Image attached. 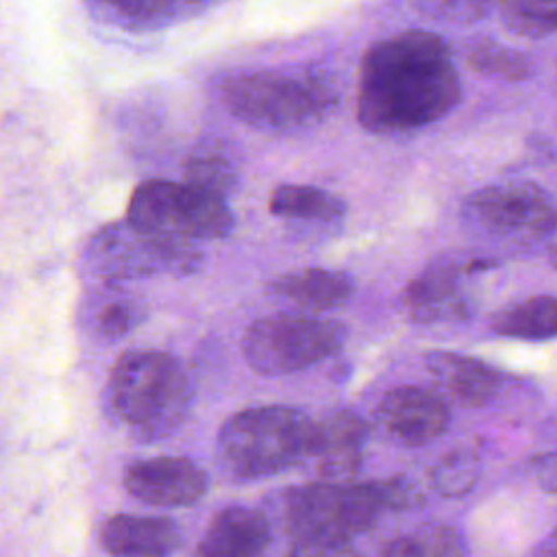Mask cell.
<instances>
[{
	"instance_id": "10",
	"label": "cell",
	"mask_w": 557,
	"mask_h": 557,
	"mask_svg": "<svg viewBox=\"0 0 557 557\" xmlns=\"http://www.w3.org/2000/svg\"><path fill=\"white\" fill-rule=\"evenodd\" d=\"M492 265L494 263L487 259L431 261L403 289V311L416 324H446L466 320L472 315L468 276Z\"/></svg>"
},
{
	"instance_id": "27",
	"label": "cell",
	"mask_w": 557,
	"mask_h": 557,
	"mask_svg": "<svg viewBox=\"0 0 557 557\" xmlns=\"http://www.w3.org/2000/svg\"><path fill=\"white\" fill-rule=\"evenodd\" d=\"M422 13L435 17V20H446V22H457V24H468L481 20L490 4L483 2H424L416 4Z\"/></svg>"
},
{
	"instance_id": "19",
	"label": "cell",
	"mask_w": 557,
	"mask_h": 557,
	"mask_svg": "<svg viewBox=\"0 0 557 557\" xmlns=\"http://www.w3.org/2000/svg\"><path fill=\"white\" fill-rule=\"evenodd\" d=\"M205 2L181 0H120V2H91L89 13L115 28L128 33H148L172 26L207 11Z\"/></svg>"
},
{
	"instance_id": "9",
	"label": "cell",
	"mask_w": 557,
	"mask_h": 557,
	"mask_svg": "<svg viewBox=\"0 0 557 557\" xmlns=\"http://www.w3.org/2000/svg\"><path fill=\"white\" fill-rule=\"evenodd\" d=\"M468 218L496 239L537 244L557 228L555 198L533 181H509L466 198Z\"/></svg>"
},
{
	"instance_id": "6",
	"label": "cell",
	"mask_w": 557,
	"mask_h": 557,
	"mask_svg": "<svg viewBox=\"0 0 557 557\" xmlns=\"http://www.w3.org/2000/svg\"><path fill=\"white\" fill-rule=\"evenodd\" d=\"M202 250L194 242L161 237L117 220L100 226L85 244L83 265L100 283L172 274L185 276L200 268Z\"/></svg>"
},
{
	"instance_id": "30",
	"label": "cell",
	"mask_w": 557,
	"mask_h": 557,
	"mask_svg": "<svg viewBox=\"0 0 557 557\" xmlns=\"http://www.w3.org/2000/svg\"><path fill=\"white\" fill-rule=\"evenodd\" d=\"M540 557H557V529L550 533L546 544L540 548Z\"/></svg>"
},
{
	"instance_id": "11",
	"label": "cell",
	"mask_w": 557,
	"mask_h": 557,
	"mask_svg": "<svg viewBox=\"0 0 557 557\" xmlns=\"http://www.w3.org/2000/svg\"><path fill=\"white\" fill-rule=\"evenodd\" d=\"M381 429L400 446H424L437 440L450 424L448 400L422 385L392 387L379 403Z\"/></svg>"
},
{
	"instance_id": "23",
	"label": "cell",
	"mask_w": 557,
	"mask_h": 557,
	"mask_svg": "<svg viewBox=\"0 0 557 557\" xmlns=\"http://www.w3.org/2000/svg\"><path fill=\"white\" fill-rule=\"evenodd\" d=\"M183 183L226 200L239 185V172L220 144H205L185 161Z\"/></svg>"
},
{
	"instance_id": "31",
	"label": "cell",
	"mask_w": 557,
	"mask_h": 557,
	"mask_svg": "<svg viewBox=\"0 0 557 557\" xmlns=\"http://www.w3.org/2000/svg\"><path fill=\"white\" fill-rule=\"evenodd\" d=\"M550 263H553V268L557 270V242H555L553 248H550Z\"/></svg>"
},
{
	"instance_id": "5",
	"label": "cell",
	"mask_w": 557,
	"mask_h": 557,
	"mask_svg": "<svg viewBox=\"0 0 557 557\" xmlns=\"http://www.w3.org/2000/svg\"><path fill=\"white\" fill-rule=\"evenodd\" d=\"M313 420L289 405H261L233 413L218 431L215 455L235 481L274 476L307 461Z\"/></svg>"
},
{
	"instance_id": "24",
	"label": "cell",
	"mask_w": 557,
	"mask_h": 557,
	"mask_svg": "<svg viewBox=\"0 0 557 557\" xmlns=\"http://www.w3.org/2000/svg\"><path fill=\"white\" fill-rule=\"evenodd\" d=\"M379 557H466V540L450 524H424L385 542Z\"/></svg>"
},
{
	"instance_id": "15",
	"label": "cell",
	"mask_w": 557,
	"mask_h": 557,
	"mask_svg": "<svg viewBox=\"0 0 557 557\" xmlns=\"http://www.w3.org/2000/svg\"><path fill=\"white\" fill-rule=\"evenodd\" d=\"M181 542L178 524L163 516L115 513L100 529V544L111 557H172Z\"/></svg>"
},
{
	"instance_id": "29",
	"label": "cell",
	"mask_w": 557,
	"mask_h": 557,
	"mask_svg": "<svg viewBox=\"0 0 557 557\" xmlns=\"http://www.w3.org/2000/svg\"><path fill=\"white\" fill-rule=\"evenodd\" d=\"M533 476L544 492L557 494V453L533 459Z\"/></svg>"
},
{
	"instance_id": "16",
	"label": "cell",
	"mask_w": 557,
	"mask_h": 557,
	"mask_svg": "<svg viewBox=\"0 0 557 557\" xmlns=\"http://www.w3.org/2000/svg\"><path fill=\"white\" fill-rule=\"evenodd\" d=\"M146 318L144 302L122 285L100 283L85 294L78 307L81 331L98 344H113L126 337Z\"/></svg>"
},
{
	"instance_id": "13",
	"label": "cell",
	"mask_w": 557,
	"mask_h": 557,
	"mask_svg": "<svg viewBox=\"0 0 557 557\" xmlns=\"http://www.w3.org/2000/svg\"><path fill=\"white\" fill-rule=\"evenodd\" d=\"M366 442V420L350 409H333L313 420L307 461H313L320 481L350 483L361 468Z\"/></svg>"
},
{
	"instance_id": "20",
	"label": "cell",
	"mask_w": 557,
	"mask_h": 557,
	"mask_svg": "<svg viewBox=\"0 0 557 557\" xmlns=\"http://www.w3.org/2000/svg\"><path fill=\"white\" fill-rule=\"evenodd\" d=\"M492 331L524 342L557 339V296L537 294L500 309L492 320Z\"/></svg>"
},
{
	"instance_id": "3",
	"label": "cell",
	"mask_w": 557,
	"mask_h": 557,
	"mask_svg": "<svg viewBox=\"0 0 557 557\" xmlns=\"http://www.w3.org/2000/svg\"><path fill=\"white\" fill-rule=\"evenodd\" d=\"M104 413L139 444L172 435L191 407V383L168 352L131 350L111 368L104 385Z\"/></svg>"
},
{
	"instance_id": "18",
	"label": "cell",
	"mask_w": 557,
	"mask_h": 557,
	"mask_svg": "<svg viewBox=\"0 0 557 557\" xmlns=\"http://www.w3.org/2000/svg\"><path fill=\"white\" fill-rule=\"evenodd\" d=\"M352 278L339 270L305 268L281 274L272 281V292L305 311L322 313L344 307L352 296Z\"/></svg>"
},
{
	"instance_id": "25",
	"label": "cell",
	"mask_w": 557,
	"mask_h": 557,
	"mask_svg": "<svg viewBox=\"0 0 557 557\" xmlns=\"http://www.w3.org/2000/svg\"><path fill=\"white\" fill-rule=\"evenodd\" d=\"M479 479V457L468 448H457L444 455L431 468V485L446 498L468 494Z\"/></svg>"
},
{
	"instance_id": "21",
	"label": "cell",
	"mask_w": 557,
	"mask_h": 557,
	"mask_svg": "<svg viewBox=\"0 0 557 557\" xmlns=\"http://www.w3.org/2000/svg\"><path fill=\"white\" fill-rule=\"evenodd\" d=\"M270 213L285 220L337 222L346 213L339 196L311 185H278L268 200Z\"/></svg>"
},
{
	"instance_id": "1",
	"label": "cell",
	"mask_w": 557,
	"mask_h": 557,
	"mask_svg": "<svg viewBox=\"0 0 557 557\" xmlns=\"http://www.w3.org/2000/svg\"><path fill=\"white\" fill-rule=\"evenodd\" d=\"M461 100V78L448 44L420 28L374 41L359 70L357 120L372 135L420 131Z\"/></svg>"
},
{
	"instance_id": "26",
	"label": "cell",
	"mask_w": 557,
	"mask_h": 557,
	"mask_svg": "<svg viewBox=\"0 0 557 557\" xmlns=\"http://www.w3.org/2000/svg\"><path fill=\"white\" fill-rule=\"evenodd\" d=\"M503 24L522 37H546L557 33V2L511 0L500 4Z\"/></svg>"
},
{
	"instance_id": "8",
	"label": "cell",
	"mask_w": 557,
	"mask_h": 557,
	"mask_svg": "<svg viewBox=\"0 0 557 557\" xmlns=\"http://www.w3.org/2000/svg\"><path fill=\"white\" fill-rule=\"evenodd\" d=\"M126 220L141 231L194 244L224 239L235 224L224 198L174 181L137 185L128 200Z\"/></svg>"
},
{
	"instance_id": "7",
	"label": "cell",
	"mask_w": 557,
	"mask_h": 557,
	"mask_svg": "<svg viewBox=\"0 0 557 557\" xmlns=\"http://www.w3.org/2000/svg\"><path fill=\"white\" fill-rule=\"evenodd\" d=\"M346 326L313 313H270L257 318L242 335V355L261 376H285L324 361L342 350Z\"/></svg>"
},
{
	"instance_id": "2",
	"label": "cell",
	"mask_w": 557,
	"mask_h": 557,
	"mask_svg": "<svg viewBox=\"0 0 557 557\" xmlns=\"http://www.w3.org/2000/svg\"><path fill=\"white\" fill-rule=\"evenodd\" d=\"M420 487L407 476L368 483L313 481L283 496V524L294 542H350L379 522L385 511L413 509Z\"/></svg>"
},
{
	"instance_id": "22",
	"label": "cell",
	"mask_w": 557,
	"mask_h": 557,
	"mask_svg": "<svg viewBox=\"0 0 557 557\" xmlns=\"http://www.w3.org/2000/svg\"><path fill=\"white\" fill-rule=\"evenodd\" d=\"M461 54L468 67H472L474 72L507 83L529 81L535 72L533 61L522 50L492 37L468 39L461 48Z\"/></svg>"
},
{
	"instance_id": "14",
	"label": "cell",
	"mask_w": 557,
	"mask_h": 557,
	"mask_svg": "<svg viewBox=\"0 0 557 557\" xmlns=\"http://www.w3.org/2000/svg\"><path fill=\"white\" fill-rule=\"evenodd\" d=\"M272 542L268 518L244 505L220 509L196 544V557H263Z\"/></svg>"
},
{
	"instance_id": "28",
	"label": "cell",
	"mask_w": 557,
	"mask_h": 557,
	"mask_svg": "<svg viewBox=\"0 0 557 557\" xmlns=\"http://www.w3.org/2000/svg\"><path fill=\"white\" fill-rule=\"evenodd\" d=\"M285 557H363L350 542H294Z\"/></svg>"
},
{
	"instance_id": "12",
	"label": "cell",
	"mask_w": 557,
	"mask_h": 557,
	"mask_svg": "<svg viewBox=\"0 0 557 557\" xmlns=\"http://www.w3.org/2000/svg\"><path fill=\"white\" fill-rule=\"evenodd\" d=\"M207 472L187 457H150L135 461L124 472V487L152 507H187L207 492Z\"/></svg>"
},
{
	"instance_id": "17",
	"label": "cell",
	"mask_w": 557,
	"mask_h": 557,
	"mask_svg": "<svg viewBox=\"0 0 557 557\" xmlns=\"http://www.w3.org/2000/svg\"><path fill=\"white\" fill-rule=\"evenodd\" d=\"M424 361L437 385L463 407H485L503 387V374L476 357L459 352H429Z\"/></svg>"
},
{
	"instance_id": "4",
	"label": "cell",
	"mask_w": 557,
	"mask_h": 557,
	"mask_svg": "<svg viewBox=\"0 0 557 557\" xmlns=\"http://www.w3.org/2000/svg\"><path fill=\"white\" fill-rule=\"evenodd\" d=\"M226 111L263 133L311 128L339 104L337 78L320 67L250 70L228 76L220 87Z\"/></svg>"
}]
</instances>
